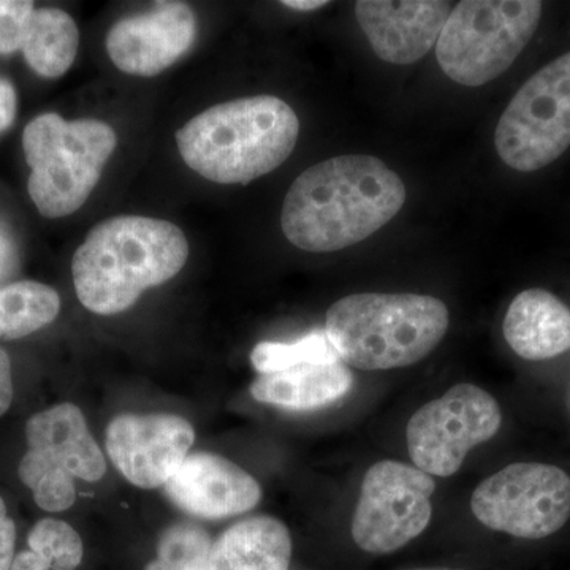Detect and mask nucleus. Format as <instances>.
I'll list each match as a JSON object with an SVG mask.
<instances>
[{"mask_svg":"<svg viewBox=\"0 0 570 570\" xmlns=\"http://www.w3.org/2000/svg\"><path fill=\"white\" fill-rule=\"evenodd\" d=\"M501 423V407L489 392L455 385L409 420V455L431 478H450L460 471L469 450L497 436Z\"/></svg>","mask_w":570,"mask_h":570,"instance_id":"10","label":"nucleus"},{"mask_svg":"<svg viewBox=\"0 0 570 570\" xmlns=\"http://www.w3.org/2000/svg\"><path fill=\"white\" fill-rule=\"evenodd\" d=\"M341 362L335 347L330 343L325 330L309 333L296 343H265L257 344L250 352V363L261 374L279 373L303 363H332Z\"/></svg>","mask_w":570,"mask_h":570,"instance_id":"23","label":"nucleus"},{"mask_svg":"<svg viewBox=\"0 0 570 570\" xmlns=\"http://www.w3.org/2000/svg\"><path fill=\"white\" fill-rule=\"evenodd\" d=\"M165 494L187 515L224 520L249 512L258 504L257 480L234 461L216 453H190L164 485Z\"/></svg>","mask_w":570,"mask_h":570,"instance_id":"14","label":"nucleus"},{"mask_svg":"<svg viewBox=\"0 0 570 570\" xmlns=\"http://www.w3.org/2000/svg\"><path fill=\"white\" fill-rule=\"evenodd\" d=\"M197 18L183 2H157L151 10L116 22L107 37L112 63L124 73L156 77L194 45Z\"/></svg>","mask_w":570,"mask_h":570,"instance_id":"13","label":"nucleus"},{"mask_svg":"<svg viewBox=\"0 0 570 570\" xmlns=\"http://www.w3.org/2000/svg\"><path fill=\"white\" fill-rule=\"evenodd\" d=\"M28 546L13 558L10 570H77L85 554L80 534L56 519L40 520L29 532Z\"/></svg>","mask_w":570,"mask_h":570,"instance_id":"21","label":"nucleus"},{"mask_svg":"<svg viewBox=\"0 0 570 570\" xmlns=\"http://www.w3.org/2000/svg\"><path fill=\"white\" fill-rule=\"evenodd\" d=\"M542 7L538 0H463L436 43L442 71L469 88L501 77L538 31Z\"/></svg>","mask_w":570,"mask_h":570,"instance_id":"6","label":"nucleus"},{"mask_svg":"<svg viewBox=\"0 0 570 570\" xmlns=\"http://www.w3.org/2000/svg\"><path fill=\"white\" fill-rule=\"evenodd\" d=\"M502 163L523 174L560 159L570 146V52L521 86L494 132Z\"/></svg>","mask_w":570,"mask_h":570,"instance_id":"8","label":"nucleus"},{"mask_svg":"<svg viewBox=\"0 0 570 570\" xmlns=\"http://www.w3.org/2000/svg\"><path fill=\"white\" fill-rule=\"evenodd\" d=\"M502 332L521 358H554L570 348V309L550 292L528 288L510 303Z\"/></svg>","mask_w":570,"mask_h":570,"instance_id":"16","label":"nucleus"},{"mask_svg":"<svg viewBox=\"0 0 570 570\" xmlns=\"http://www.w3.org/2000/svg\"><path fill=\"white\" fill-rule=\"evenodd\" d=\"M80 43L77 22L59 9H36L29 21L22 52L26 62L43 78H59L75 62Z\"/></svg>","mask_w":570,"mask_h":570,"instance_id":"19","label":"nucleus"},{"mask_svg":"<svg viewBox=\"0 0 570 570\" xmlns=\"http://www.w3.org/2000/svg\"><path fill=\"white\" fill-rule=\"evenodd\" d=\"M118 138L97 119L66 121L47 112L22 134L26 163L31 167L29 195L41 216L58 219L78 212L96 189Z\"/></svg>","mask_w":570,"mask_h":570,"instance_id":"5","label":"nucleus"},{"mask_svg":"<svg viewBox=\"0 0 570 570\" xmlns=\"http://www.w3.org/2000/svg\"><path fill=\"white\" fill-rule=\"evenodd\" d=\"M436 482L419 468L379 461L367 469L352 519V538L371 554H389L417 539L430 524Z\"/></svg>","mask_w":570,"mask_h":570,"instance_id":"11","label":"nucleus"},{"mask_svg":"<svg viewBox=\"0 0 570 570\" xmlns=\"http://www.w3.org/2000/svg\"><path fill=\"white\" fill-rule=\"evenodd\" d=\"M475 519L491 531L539 540L570 519V478L543 463H513L483 480L471 498Z\"/></svg>","mask_w":570,"mask_h":570,"instance_id":"9","label":"nucleus"},{"mask_svg":"<svg viewBox=\"0 0 570 570\" xmlns=\"http://www.w3.org/2000/svg\"><path fill=\"white\" fill-rule=\"evenodd\" d=\"M61 298L50 285L21 281L0 287V340H18L50 325Z\"/></svg>","mask_w":570,"mask_h":570,"instance_id":"20","label":"nucleus"},{"mask_svg":"<svg viewBox=\"0 0 570 570\" xmlns=\"http://www.w3.org/2000/svg\"><path fill=\"white\" fill-rule=\"evenodd\" d=\"M33 10L32 2L0 0V55L22 50Z\"/></svg>","mask_w":570,"mask_h":570,"instance_id":"24","label":"nucleus"},{"mask_svg":"<svg viewBox=\"0 0 570 570\" xmlns=\"http://www.w3.org/2000/svg\"><path fill=\"white\" fill-rule=\"evenodd\" d=\"M406 204V186L373 156H340L313 165L292 184L281 227L307 253L346 249L381 230Z\"/></svg>","mask_w":570,"mask_h":570,"instance_id":"1","label":"nucleus"},{"mask_svg":"<svg viewBox=\"0 0 570 570\" xmlns=\"http://www.w3.org/2000/svg\"><path fill=\"white\" fill-rule=\"evenodd\" d=\"M212 549L208 531L179 521L160 534L156 560L148 562L145 570H206Z\"/></svg>","mask_w":570,"mask_h":570,"instance_id":"22","label":"nucleus"},{"mask_svg":"<svg viewBox=\"0 0 570 570\" xmlns=\"http://www.w3.org/2000/svg\"><path fill=\"white\" fill-rule=\"evenodd\" d=\"M298 116L279 97L255 96L214 105L176 132L184 163L209 181L249 184L294 153Z\"/></svg>","mask_w":570,"mask_h":570,"instance_id":"3","label":"nucleus"},{"mask_svg":"<svg viewBox=\"0 0 570 570\" xmlns=\"http://www.w3.org/2000/svg\"><path fill=\"white\" fill-rule=\"evenodd\" d=\"M13 401V377L10 356L0 348V417L9 411Z\"/></svg>","mask_w":570,"mask_h":570,"instance_id":"27","label":"nucleus"},{"mask_svg":"<svg viewBox=\"0 0 570 570\" xmlns=\"http://www.w3.org/2000/svg\"><path fill=\"white\" fill-rule=\"evenodd\" d=\"M354 385V376L343 362L303 363V365L261 374L250 385L258 403L295 411L328 406L341 400Z\"/></svg>","mask_w":570,"mask_h":570,"instance_id":"18","label":"nucleus"},{"mask_svg":"<svg viewBox=\"0 0 570 570\" xmlns=\"http://www.w3.org/2000/svg\"><path fill=\"white\" fill-rule=\"evenodd\" d=\"M17 116V92L7 80H0V132L9 129Z\"/></svg>","mask_w":570,"mask_h":570,"instance_id":"28","label":"nucleus"},{"mask_svg":"<svg viewBox=\"0 0 570 570\" xmlns=\"http://www.w3.org/2000/svg\"><path fill=\"white\" fill-rule=\"evenodd\" d=\"M411 570H461V569H442V568H431V569H411Z\"/></svg>","mask_w":570,"mask_h":570,"instance_id":"30","label":"nucleus"},{"mask_svg":"<svg viewBox=\"0 0 570 570\" xmlns=\"http://www.w3.org/2000/svg\"><path fill=\"white\" fill-rule=\"evenodd\" d=\"M281 3L287 7V9L298 11H313L328 6V2H325V0H285V2Z\"/></svg>","mask_w":570,"mask_h":570,"instance_id":"29","label":"nucleus"},{"mask_svg":"<svg viewBox=\"0 0 570 570\" xmlns=\"http://www.w3.org/2000/svg\"><path fill=\"white\" fill-rule=\"evenodd\" d=\"M187 257L189 243L175 224L153 217H112L97 224L75 253V292L94 314L124 313L142 292L178 275Z\"/></svg>","mask_w":570,"mask_h":570,"instance_id":"2","label":"nucleus"},{"mask_svg":"<svg viewBox=\"0 0 570 570\" xmlns=\"http://www.w3.org/2000/svg\"><path fill=\"white\" fill-rule=\"evenodd\" d=\"M26 439L29 450L18 475L45 512H63L75 504V479L99 482L107 472L104 453L75 404H56L32 415Z\"/></svg>","mask_w":570,"mask_h":570,"instance_id":"7","label":"nucleus"},{"mask_svg":"<svg viewBox=\"0 0 570 570\" xmlns=\"http://www.w3.org/2000/svg\"><path fill=\"white\" fill-rule=\"evenodd\" d=\"M194 426L171 414H121L107 428L108 456L132 485L164 487L190 455Z\"/></svg>","mask_w":570,"mask_h":570,"instance_id":"12","label":"nucleus"},{"mask_svg":"<svg viewBox=\"0 0 570 570\" xmlns=\"http://www.w3.org/2000/svg\"><path fill=\"white\" fill-rule=\"evenodd\" d=\"M292 549V535L283 521L253 517L214 540L206 570H288Z\"/></svg>","mask_w":570,"mask_h":570,"instance_id":"17","label":"nucleus"},{"mask_svg":"<svg viewBox=\"0 0 570 570\" xmlns=\"http://www.w3.org/2000/svg\"><path fill=\"white\" fill-rule=\"evenodd\" d=\"M17 266V247H14L13 239L7 234L6 228L0 225V284L6 283L9 277L13 276Z\"/></svg>","mask_w":570,"mask_h":570,"instance_id":"26","label":"nucleus"},{"mask_svg":"<svg viewBox=\"0 0 570 570\" xmlns=\"http://www.w3.org/2000/svg\"><path fill=\"white\" fill-rule=\"evenodd\" d=\"M17 528L7 512L6 502L0 497V570H10L14 558Z\"/></svg>","mask_w":570,"mask_h":570,"instance_id":"25","label":"nucleus"},{"mask_svg":"<svg viewBox=\"0 0 570 570\" xmlns=\"http://www.w3.org/2000/svg\"><path fill=\"white\" fill-rule=\"evenodd\" d=\"M452 3L442 0H360L355 17L382 61L407 66L436 47L452 13Z\"/></svg>","mask_w":570,"mask_h":570,"instance_id":"15","label":"nucleus"},{"mask_svg":"<svg viewBox=\"0 0 570 570\" xmlns=\"http://www.w3.org/2000/svg\"><path fill=\"white\" fill-rule=\"evenodd\" d=\"M449 322L448 306L434 296L358 294L330 307L325 333L344 365L387 371L426 358Z\"/></svg>","mask_w":570,"mask_h":570,"instance_id":"4","label":"nucleus"}]
</instances>
